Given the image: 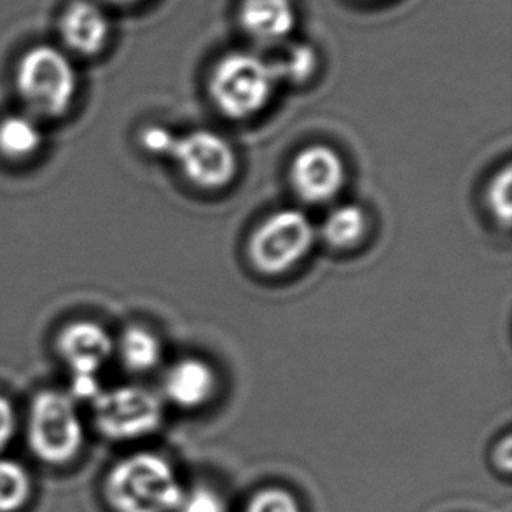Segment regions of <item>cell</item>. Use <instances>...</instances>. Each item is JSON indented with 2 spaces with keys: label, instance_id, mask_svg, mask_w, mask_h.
Masks as SVG:
<instances>
[{
  "label": "cell",
  "instance_id": "cell-1",
  "mask_svg": "<svg viewBox=\"0 0 512 512\" xmlns=\"http://www.w3.org/2000/svg\"><path fill=\"white\" fill-rule=\"evenodd\" d=\"M184 493L172 464L156 453L119 460L105 479V499L116 512H177Z\"/></svg>",
  "mask_w": 512,
  "mask_h": 512
},
{
  "label": "cell",
  "instance_id": "cell-2",
  "mask_svg": "<svg viewBox=\"0 0 512 512\" xmlns=\"http://www.w3.org/2000/svg\"><path fill=\"white\" fill-rule=\"evenodd\" d=\"M16 88L30 116L39 121L60 118L79 90L76 65L65 49L39 44L18 63Z\"/></svg>",
  "mask_w": 512,
  "mask_h": 512
},
{
  "label": "cell",
  "instance_id": "cell-3",
  "mask_svg": "<svg viewBox=\"0 0 512 512\" xmlns=\"http://www.w3.org/2000/svg\"><path fill=\"white\" fill-rule=\"evenodd\" d=\"M277 84L270 60L235 51L215 63L208 79V93L222 116L242 121L268 107Z\"/></svg>",
  "mask_w": 512,
  "mask_h": 512
},
{
  "label": "cell",
  "instance_id": "cell-4",
  "mask_svg": "<svg viewBox=\"0 0 512 512\" xmlns=\"http://www.w3.org/2000/svg\"><path fill=\"white\" fill-rule=\"evenodd\" d=\"M315 240L317 229L303 210H275L250 233V263L264 275H284L305 261Z\"/></svg>",
  "mask_w": 512,
  "mask_h": 512
},
{
  "label": "cell",
  "instance_id": "cell-5",
  "mask_svg": "<svg viewBox=\"0 0 512 512\" xmlns=\"http://www.w3.org/2000/svg\"><path fill=\"white\" fill-rule=\"evenodd\" d=\"M28 444L37 458L51 465L72 462L83 448V422L74 397L60 390H42L28 411Z\"/></svg>",
  "mask_w": 512,
  "mask_h": 512
},
{
  "label": "cell",
  "instance_id": "cell-6",
  "mask_svg": "<svg viewBox=\"0 0 512 512\" xmlns=\"http://www.w3.org/2000/svg\"><path fill=\"white\" fill-rule=\"evenodd\" d=\"M97 429L107 439L133 441L153 434L163 420L158 395L137 385L102 390L93 401Z\"/></svg>",
  "mask_w": 512,
  "mask_h": 512
},
{
  "label": "cell",
  "instance_id": "cell-7",
  "mask_svg": "<svg viewBox=\"0 0 512 512\" xmlns=\"http://www.w3.org/2000/svg\"><path fill=\"white\" fill-rule=\"evenodd\" d=\"M170 160L175 161L180 175L189 184L207 191L229 186L238 173L235 149L212 130L177 135Z\"/></svg>",
  "mask_w": 512,
  "mask_h": 512
},
{
  "label": "cell",
  "instance_id": "cell-8",
  "mask_svg": "<svg viewBox=\"0 0 512 512\" xmlns=\"http://www.w3.org/2000/svg\"><path fill=\"white\" fill-rule=\"evenodd\" d=\"M289 179L301 200L312 205L327 203L345 187V161L333 147L312 144L303 147L292 158Z\"/></svg>",
  "mask_w": 512,
  "mask_h": 512
},
{
  "label": "cell",
  "instance_id": "cell-9",
  "mask_svg": "<svg viewBox=\"0 0 512 512\" xmlns=\"http://www.w3.org/2000/svg\"><path fill=\"white\" fill-rule=\"evenodd\" d=\"M56 348L72 376H98V371L114 355V340L105 327L90 320H79L63 327Z\"/></svg>",
  "mask_w": 512,
  "mask_h": 512
},
{
  "label": "cell",
  "instance_id": "cell-10",
  "mask_svg": "<svg viewBox=\"0 0 512 512\" xmlns=\"http://www.w3.org/2000/svg\"><path fill=\"white\" fill-rule=\"evenodd\" d=\"M111 35V21L93 0H74L60 18V37L67 53L95 56L104 51Z\"/></svg>",
  "mask_w": 512,
  "mask_h": 512
},
{
  "label": "cell",
  "instance_id": "cell-11",
  "mask_svg": "<svg viewBox=\"0 0 512 512\" xmlns=\"http://www.w3.org/2000/svg\"><path fill=\"white\" fill-rule=\"evenodd\" d=\"M163 390L170 402L182 409H198L214 399L217 373L198 357H184L168 367Z\"/></svg>",
  "mask_w": 512,
  "mask_h": 512
},
{
  "label": "cell",
  "instance_id": "cell-12",
  "mask_svg": "<svg viewBox=\"0 0 512 512\" xmlns=\"http://www.w3.org/2000/svg\"><path fill=\"white\" fill-rule=\"evenodd\" d=\"M238 20L252 41L278 46L291 35L296 11L291 0H242Z\"/></svg>",
  "mask_w": 512,
  "mask_h": 512
},
{
  "label": "cell",
  "instance_id": "cell-13",
  "mask_svg": "<svg viewBox=\"0 0 512 512\" xmlns=\"http://www.w3.org/2000/svg\"><path fill=\"white\" fill-rule=\"evenodd\" d=\"M369 231V215L366 208L357 203H343L334 207L320 224L322 240L336 250L357 247Z\"/></svg>",
  "mask_w": 512,
  "mask_h": 512
},
{
  "label": "cell",
  "instance_id": "cell-14",
  "mask_svg": "<svg viewBox=\"0 0 512 512\" xmlns=\"http://www.w3.org/2000/svg\"><path fill=\"white\" fill-rule=\"evenodd\" d=\"M44 142L41 121L28 112L9 114L0 119V154L7 160L32 158L41 151Z\"/></svg>",
  "mask_w": 512,
  "mask_h": 512
},
{
  "label": "cell",
  "instance_id": "cell-15",
  "mask_svg": "<svg viewBox=\"0 0 512 512\" xmlns=\"http://www.w3.org/2000/svg\"><path fill=\"white\" fill-rule=\"evenodd\" d=\"M114 352L132 373H147L160 364L163 345L160 338L144 326L126 327L118 341H114Z\"/></svg>",
  "mask_w": 512,
  "mask_h": 512
},
{
  "label": "cell",
  "instance_id": "cell-16",
  "mask_svg": "<svg viewBox=\"0 0 512 512\" xmlns=\"http://www.w3.org/2000/svg\"><path fill=\"white\" fill-rule=\"evenodd\" d=\"M270 63L278 83L289 81L292 84H305L315 76L319 58L312 46L305 42H294L285 46L282 53Z\"/></svg>",
  "mask_w": 512,
  "mask_h": 512
},
{
  "label": "cell",
  "instance_id": "cell-17",
  "mask_svg": "<svg viewBox=\"0 0 512 512\" xmlns=\"http://www.w3.org/2000/svg\"><path fill=\"white\" fill-rule=\"evenodd\" d=\"M32 495L27 469L14 460H0V512H18Z\"/></svg>",
  "mask_w": 512,
  "mask_h": 512
},
{
  "label": "cell",
  "instance_id": "cell-18",
  "mask_svg": "<svg viewBox=\"0 0 512 512\" xmlns=\"http://www.w3.org/2000/svg\"><path fill=\"white\" fill-rule=\"evenodd\" d=\"M512 167L506 163L486 187V208L500 228L509 229L512 219Z\"/></svg>",
  "mask_w": 512,
  "mask_h": 512
},
{
  "label": "cell",
  "instance_id": "cell-19",
  "mask_svg": "<svg viewBox=\"0 0 512 512\" xmlns=\"http://www.w3.org/2000/svg\"><path fill=\"white\" fill-rule=\"evenodd\" d=\"M245 512H301V506L284 488H264L250 499Z\"/></svg>",
  "mask_w": 512,
  "mask_h": 512
},
{
  "label": "cell",
  "instance_id": "cell-20",
  "mask_svg": "<svg viewBox=\"0 0 512 512\" xmlns=\"http://www.w3.org/2000/svg\"><path fill=\"white\" fill-rule=\"evenodd\" d=\"M177 512H226V504L214 490L198 486L184 493Z\"/></svg>",
  "mask_w": 512,
  "mask_h": 512
},
{
  "label": "cell",
  "instance_id": "cell-21",
  "mask_svg": "<svg viewBox=\"0 0 512 512\" xmlns=\"http://www.w3.org/2000/svg\"><path fill=\"white\" fill-rule=\"evenodd\" d=\"M175 140H177V135L165 126H147L140 135V144L147 153L153 154V156H163V158H170Z\"/></svg>",
  "mask_w": 512,
  "mask_h": 512
},
{
  "label": "cell",
  "instance_id": "cell-22",
  "mask_svg": "<svg viewBox=\"0 0 512 512\" xmlns=\"http://www.w3.org/2000/svg\"><path fill=\"white\" fill-rule=\"evenodd\" d=\"M16 430V411L9 399L0 395V451L11 443Z\"/></svg>",
  "mask_w": 512,
  "mask_h": 512
},
{
  "label": "cell",
  "instance_id": "cell-23",
  "mask_svg": "<svg viewBox=\"0 0 512 512\" xmlns=\"http://www.w3.org/2000/svg\"><path fill=\"white\" fill-rule=\"evenodd\" d=\"M102 392L98 376L77 374L72 376V397L83 401H95V397Z\"/></svg>",
  "mask_w": 512,
  "mask_h": 512
},
{
  "label": "cell",
  "instance_id": "cell-24",
  "mask_svg": "<svg viewBox=\"0 0 512 512\" xmlns=\"http://www.w3.org/2000/svg\"><path fill=\"white\" fill-rule=\"evenodd\" d=\"M495 462L497 467H500L502 471L511 472L512 469V446L511 436L504 437V441L497 446V453H495Z\"/></svg>",
  "mask_w": 512,
  "mask_h": 512
},
{
  "label": "cell",
  "instance_id": "cell-25",
  "mask_svg": "<svg viewBox=\"0 0 512 512\" xmlns=\"http://www.w3.org/2000/svg\"><path fill=\"white\" fill-rule=\"evenodd\" d=\"M105 2L116 4V6H132V4H137V2H142V0H105Z\"/></svg>",
  "mask_w": 512,
  "mask_h": 512
}]
</instances>
